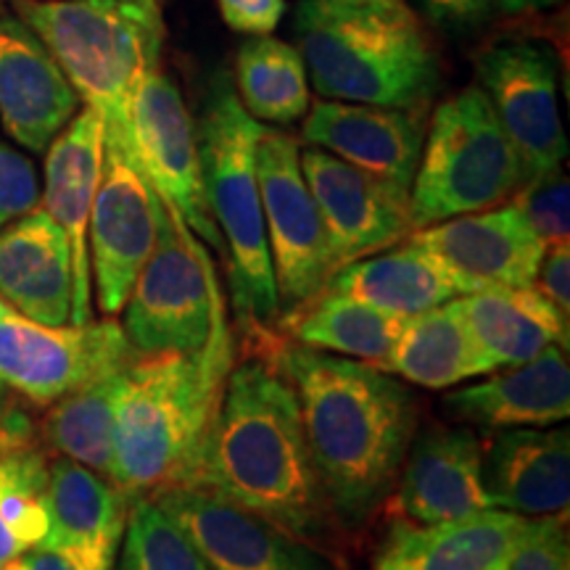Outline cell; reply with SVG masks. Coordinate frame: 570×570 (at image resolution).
Instances as JSON below:
<instances>
[{
	"label": "cell",
	"instance_id": "12",
	"mask_svg": "<svg viewBox=\"0 0 570 570\" xmlns=\"http://www.w3.org/2000/svg\"><path fill=\"white\" fill-rule=\"evenodd\" d=\"M481 90L525 169V183L562 169L568 140L558 104V67L544 46L502 40L475 59Z\"/></svg>",
	"mask_w": 570,
	"mask_h": 570
},
{
	"label": "cell",
	"instance_id": "41",
	"mask_svg": "<svg viewBox=\"0 0 570 570\" xmlns=\"http://www.w3.org/2000/svg\"><path fill=\"white\" fill-rule=\"evenodd\" d=\"M494 3L508 13H529V11L550 9V6H558L560 0H494Z\"/></svg>",
	"mask_w": 570,
	"mask_h": 570
},
{
	"label": "cell",
	"instance_id": "21",
	"mask_svg": "<svg viewBox=\"0 0 570 570\" xmlns=\"http://www.w3.org/2000/svg\"><path fill=\"white\" fill-rule=\"evenodd\" d=\"M396 508L404 523L433 525L491 510L483 446L473 431L433 428L407 452Z\"/></svg>",
	"mask_w": 570,
	"mask_h": 570
},
{
	"label": "cell",
	"instance_id": "5",
	"mask_svg": "<svg viewBox=\"0 0 570 570\" xmlns=\"http://www.w3.org/2000/svg\"><path fill=\"white\" fill-rule=\"evenodd\" d=\"M19 19L59 63L80 101L98 111L106 146L130 159V109L148 71L159 69V0H13Z\"/></svg>",
	"mask_w": 570,
	"mask_h": 570
},
{
	"label": "cell",
	"instance_id": "9",
	"mask_svg": "<svg viewBox=\"0 0 570 570\" xmlns=\"http://www.w3.org/2000/svg\"><path fill=\"white\" fill-rule=\"evenodd\" d=\"M298 154V140L281 130L265 127L256 142V177L281 315L315 298L333 275L331 246Z\"/></svg>",
	"mask_w": 570,
	"mask_h": 570
},
{
	"label": "cell",
	"instance_id": "43",
	"mask_svg": "<svg viewBox=\"0 0 570 570\" xmlns=\"http://www.w3.org/2000/svg\"><path fill=\"white\" fill-rule=\"evenodd\" d=\"M13 391L9 389V386H6V383H0V412H3L6 407H11V404H13Z\"/></svg>",
	"mask_w": 570,
	"mask_h": 570
},
{
	"label": "cell",
	"instance_id": "10",
	"mask_svg": "<svg viewBox=\"0 0 570 570\" xmlns=\"http://www.w3.org/2000/svg\"><path fill=\"white\" fill-rule=\"evenodd\" d=\"M125 327L114 320L46 325L0 298V383L35 404H53L132 360Z\"/></svg>",
	"mask_w": 570,
	"mask_h": 570
},
{
	"label": "cell",
	"instance_id": "17",
	"mask_svg": "<svg viewBox=\"0 0 570 570\" xmlns=\"http://www.w3.org/2000/svg\"><path fill=\"white\" fill-rule=\"evenodd\" d=\"M423 111L323 98L309 104L302 138L410 198L425 142Z\"/></svg>",
	"mask_w": 570,
	"mask_h": 570
},
{
	"label": "cell",
	"instance_id": "19",
	"mask_svg": "<svg viewBox=\"0 0 570 570\" xmlns=\"http://www.w3.org/2000/svg\"><path fill=\"white\" fill-rule=\"evenodd\" d=\"M46 508L42 550L61 554L77 570H114L132 508L117 483L59 458L48 462Z\"/></svg>",
	"mask_w": 570,
	"mask_h": 570
},
{
	"label": "cell",
	"instance_id": "13",
	"mask_svg": "<svg viewBox=\"0 0 570 570\" xmlns=\"http://www.w3.org/2000/svg\"><path fill=\"white\" fill-rule=\"evenodd\" d=\"M161 198L130 156L104 146V173L88 225L90 273L104 315L125 309L140 269L159 240Z\"/></svg>",
	"mask_w": 570,
	"mask_h": 570
},
{
	"label": "cell",
	"instance_id": "27",
	"mask_svg": "<svg viewBox=\"0 0 570 570\" xmlns=\"http://www.w3.org/2000/svg\"><path fill=\"white\" fill-rule=\"evenodd\" d=\"M381 370L423 389L439 391L491 373V365L470 336L458 298H452L404 320L402 333Z\"/></svg>",
	"mask_w": 570,
	"mask_h": 570
},
{
	"label": "cell",
	"instance_id": "6",
	"mask_svg": "<svg viewBox=\"0 0 570 570\" xmlns=\"http://www.w3.org/2000/svg\"><path fill=\"white\" fill-rule=\"evenodd\" d=\"M262 132L265 125L244 109L230 77L225 71L214 77L196 122L204 198L223 235L238 325L246 333L267 336V325L281 320V304L256 177V142Z\"/></svg>",
	"mask_w": 570,
	"mask_h": 570
},
{
	"label": "cell",
	"instance_id": "15",
	"mask_svg": "<svg viewBox=\"0 0 570 570\" xmlns=\"http://www.w3.org/2000/svg\"><path fill=\"white\" fill-rule=\"evenodd\" d=\"M304 180L315 196L331 246L333 273L410 238V198L323 148H304Z\"/></svg>",
	"mask_w": 570,
	"mask_h": 570
},
{
	"label": "cell",
	"instance_id": "18",
	"mask_svg": "<svg viewBox=\"0 0 570 570\" xmlns=\"http://www.w3.org/2000/svg\"><path fill=\"white\" fill-rule=\"evenodd\" d=\"M104 122L85 106L46 148V190L42 209L61 227L71 254V325L92 317L88 225L104 173Z\"/></svg>",
	"mask_w": 570,
	"mask_h": 570
},
{
	"label": "cell",
	"instance_id": "29",
	"mask_svg": "<svg viewBox=\"0 0 570 570\" xmlns=\"http://www.w3.org/2000/svg\"><path fill=\"white\" fill-rule=\"evenodd\" d=\"M277 323L294 333L298 344L381 370L394 348L404 320L386 315L352 296L320 291L315 298L285 312Z\"/></svg>",
	"mask_w": 570,
	"mask_h": 570
},
{
	"label": "cell",
	"instance_id": "22",
	"mask_svg": "<svg viewBox=\"0 0 570 570\" xmlns=\"http://www.w3.org/2000/svg\"><path fill=\"white\" fill-rule=\"evenodd\" d=\"M483 487L494 510L523 518H566L570 502V433L566 428H508L483 458Z\"/></svg>",
	"mask_w": 570,
	"mask_h": 570
},
{
	"label": "cell",
	"instance_id": "44",
	"mask_svg": "<svg viewBox=\"0 0 570 570\" xmlns=\"http://www.w3.org/2000/svg\"><path fill=\"white\" fill-rule=\"evenodd\" d=\"M0 13H3V0H0Z\"/></svg>",
	"mask_w": 570,
	"mask_h": 570
},
{
	"label": "cell",
	"instance_id": "31",
	"mask_svg": "<svg viewBox=\"0 0 570 570\" xmlns=\"http://www.w3.org/2000/svg\"><path fill=\"white\" fill-rule=\"evenodd\" d=\"M235 92L256 122H298L312 104L302 53L273 35H259L240 46L235 56Z\"/></svg>",
	"mask_w": 570,
	"mask_h": 570
},
{
	"label": "cell",
	"instance_id": "36",
	"mask_svg": "<svg viewBox=\"0 0 570 570\" xmlns=\"http://www.w3.org/2000/svg\"><path fill=\"white\" fill-rule=\"evenodd\" d=\"M40 206V180L32 159L0 140V230Z\"/></svg>",
	"mask_w": 570,
	"mask_h": 570
},
{
	"label": "cell",
	"instance_id": "23",
	"mask_svg": "<svg viewBox=\"0 0 570 570\" xmlns=\"http://www.w3.org/2000/svg\"><path fill=\"white\" fill-rule=\"evenodd\" d=\"M0 298L38 323H69V240L42 206L0 230Z\"/></svg>",
	"mask_w": 570,
	"mask_h": 570
},
{
	"label": "cell",
	"instance_id": "28",
	"mask_svg": "<svg viewBox=\"0 0 570 570\" xmlns=\"http://www.w3.org/2000/svg\"><path fill=\"white\" fill-rule=\"evenodd\" d=\"M323 291L352 296L402 320L460 296L431 256L412 244L348 262L331 275Z\"/></svg>",
	"mask_w": 570,
	"mask_h": 570
},
{
	"label": "cell",
	"instance_id": "7",
	"mask_svg": "<svg viewBox=\"0 0 570 570\" xmlns=\"http://www.w3.org/2000/svg\"><path fill=\"white\" fill-rule=\"evenodd\" d=\"M525 185L523 161L481 85L446 98L433 114L410 188L412 230L494 209Z\"/></svg>",
	"mask_w": 570,
	"mask_h": 570
},
{
	"label": "cell",
	"instance_id": "40",
	"mask_svg": "<svg viewBox=\"0 0 570 570\" xmlns=\"http://www.w3.org/2000/svg\"><path fill=\"white\" fill-rule=\"evenodd\" d=\"M3 570H77L67 558L56 554L51 550H42V547H35V550L19 554L17 560H11Z\"/></svg>",
	"mask_w": 570,
	"mask_h": 570
},
{
	"label": "cell",
	"instance_id": "20",
	"mask_svg": "<svg viewBox=\"0 0 570 570\" xmlns=\"http://www.w3.org/2000/svg\"><path fill=\"white\" fill-rule=\"evenodd\" d=\"M80 109L59 63L32 27L0 13V122L19 146L46 151Z\"/></svg>",
	"mask_w": 570,
	"mask_h": 570
},
{
	"label": "cell",
	"instance_id": "38",
	"mask_svg": "<svg viewBox=\"0 0 570 570\" xmlns=\"http://www.w3.org/2000/svg\"><path fill=\"white\" fill-rule=\"evenodd\" d=\"M537 291L550 302L562 317L570 320V252L568 244L550 246L533 277Z\"/></svg>",
	"mask_w": 570,
	"mask_h": 570
},
{
	"label": "cell",
	"instance_id": "1",
	"mask_svg": "<svg viewBox=\"0 0 570 570\" xmlns=\"http://www.w3.org/2000/svg\"><path fill=\"white\" fill-rule=\"evenodd\" d=\"M298 412L333 518L362 525L394 489L417 425L415 396L365 362L309 346H281L275 360Z\"/></svg>",
	"mask_w": 570,
	"mask_h": 570
},
{
	"label": "cell",
	"instance_id": "35",
	"mask_svg": "<svg viewBox=\"0 0 570 570\" xmlns=\"http://www.w3.org/2000/svg\"><path fill=\"white\" fill-rule=\"evenodd\" d=\"M491 570H570L566 518H531L523 537Z\"/></svg>",
	"mask_w": 570,
	"mask_h": 570
},
{
	"label": "cell",
	"instance_id": "32",
	"mask_svg": "<svg viewBox=\"0 0 570 570\" xmlns=\"http://www.w3.org/2000/svg\"><path fill=\"white\" fill-rule=\"evenodd\" d=\"M48 460L38 446L0 452V570L48 533Z\"/></svg>",
	"mask_w": 570,
	"mask_h": 570
},
{
	"label": "cell",
	"instance_id": "42",
	"mask_svg": "<svg viewBox=\"0 0 570 570\" xmlns=\"http://www.w3.org/2000/svg\"><path fill=\"white\" fill-rule=\"evenodd\" d=\"M336 3H346V6H373V9H386V6H396L402 0H336Z\"/></svg>",
	"mask_w": 570,
	"mask_h": 570
},
{
	"label": "cell",
	"instance_id": "37",
	"mask_svg": "<svg viewBox=\"0 0 570 570\" xmlns=\"http://www.w3.org/2000/svg\"><path fill=\"white\" fill-rule=\"evenodd\" d=\"M223 21L240 35H273L283 21L285 0H217Z\"/></svg>",
	"mask_w": 570,
	"mask_h": 570
},
{
	"label": "cell",
	"instance_id": "11",
	"mask_svg": "<svg viewBox=\"0 0 570 570\" xmlns=\"http://www.w3.org/2000/svg\"><path fill=\"white\" fill-rule=\"evenodd\" d=\"M132 156L148 185L198 240L223 254V235L204 198L196 122L183 92L161 69L148 71L130 109Z\"/></svg>",
	"mask_w": 570,
	"mask_h": 570
},
{
	"label": "cell",
	"instance_id": "24",
	"mask_svg": "<svg viewBox=\"0 0 570 570\" xmlns=\"http://www.w3.org/2000/svg\"><path fill=\"white\" fill-rule=\"evenodd\" d=\"M444 404L454 417L489 431L558 425L570 415L568 348H544L523 365L452 391Z\"/></svg>",
	"mask_w": 570,
	"mask_h": 570
},
{
	"label": "cell",
	"instance_id": "34",
	"mask_svg": "<svg viewBox=\"0 0 570 570\" xmlns=\"http://www.w3.org/2000/svg\"><path fill=\"white\" fill-rule=\"evenodd\" d=\"M512 204L523 212L525 223L533 227L541 244L562 246L570 238V190L562 169L533 177L518 190Z\"/></svg>",
	"mask_w": 570,
	"mask_h": 570
},
{
	"label": "cell",
	"instance_id": "26",
	"mask_svg": "<svg viewBox=\"0 0 570 570\" xmlns=\"http://www.w3.org/2000/svg\"><path fill=\"white\" fill-rule=\"evenodd\" d=\"M458 306L491 370L523 365L550 346L568 348V320L531 285L475 291Z\"/></svg>",
	"mask_w": 570,
	"mask_h": 570
},
{
	"label": "cell",
	"instance_id": "16",
	"mask_svg": "<svg viewBox=\"0 0 570 570\" xmlns=\"http://www.w3.org/2000/svg\"><path fill=\"white\" fill-rule=\"evenodd\" d=\"M154 502L180 525L212 570H336L315 544L206 491L177 487Z\"/></svg>",
	"mask_w": 570,
	"mask_h": 570
},
{
	"label": "cell",
	"instance_id": "33",
	"mask_svg": "<svg viewBox=\"0 0 570 570\" xmlns=\"http://www.w3.org/2000/svg\"><path fill=\"white\" fill-rule=\"evenodd\" d=\"M117 570H212L154 499H135Z\"/></svg>",
	"mask_w": 570,
	"mask_h": 570
},
{
	"label": "cell",
	"instance_id": "8",
	"mask_svg": "<svg viewBox=\"0 0 570 570\" xmlns=\"http://www.w3.org/2000/svg\"><path fill=\"white\" fill-rule=\"evenodd\" d=\"M223 309V288L209 254L190 227L161 204L159 240L125 304L122 327L132 354L196 352Z\"/></svg>",
	"mask_w": 570,
	"mask_h": 570
},
{
	"label": "cell",
	"instance_id": "4",
	"mask_svg": "<svg viewBox=\"0 0 570 570\" xmlns=\"http://www.w3.org/2000/svg\"><path fill=\"white\" fill-rule=\"evenodd\" d=\"M294 30L312 85L327 101L425 109L436 96L439 53L404 0L386 9L302 0Z\"/></svg>",
	"mask_w": 570,
	"mask_h": 570
},
{
	"label": "cell",
	"instance_id": "25",
	"mask_svg": "<svg viewBox=\"0 0 570 570\" xmlns=\"http://www.w3.org/2000/svg\"><path fill=\"white\" fill-rule=\"evenodd\" d=\"M531 518L483 510L462 520L396 523L373 570H491L523 537Z\"/></svg>",
	"mask_w": 570,
	"mask_h": 570
},
{
	"label": "cell",
	"instance_id": "14",
	"mask_svg": "<svg viewBox=\"0 0 570 570\" xmlns=\"http://www.w3.org/2000/svg\"><path fill=\"white\" fill-rule=\"evenodd\" d=\"M410 244L431 256L462 296L499 285L529 288L547 252L512 202L420 227Z\"/></svg>",
	"mask_w": 570,
	"mask_h": 570
},
{
	"label": "cell",
	"instance_id": "39",
	"mask_svg": "<svg viewBox=\"0 0 570 570\" xmlns=\"http://www.w3.org/2000/svg\"><path fill=\"white\" fill-rule=\"evenodd\" d=\"M433 24L454 32H468L489 19L494 0H417Z\"/></svg>",
	"mask_w": 570,
	"mask_h": 570
},
{
	"label": "cell",
	"instance_id": "30",
	"mask_svg": "<svg viewBox=\"0 0 570 570\" xmlns=\"http://www.w3.org/2000/svg\"><path fill=\"white\" fill-rule=\"evenodd\" d=\"M127 365L61 396L42 420V436L61 458L80 462L109 481H114V420Z\"/></svg>",
	"mask_w": 570,
	"mask_h": 570
},
{
	"label": "cell",
	"instance_id": "2",
	"mask_svg": "<svg viewBox=\"0 0 570 570\" xmlns=\"http://www.w3.org/2000/svg\"><path fill=\"white\" fill-rule=\"evenodd\" d=\"M183 487L254 512L309 544L325 539L333 510L320 487L294 389L273 362L248 360L230 370Z\"/></svg>",
	"mask_w": 570,
	"mask_h": 570
},
{
	"label": "cell",
	"instance_id": "3",
	"mask_svg": "<svg viewBox=\"0 0 570 570\" xmlns=\"http://www.w3.org/2000/svg\"><path fill=\"white\" fill-rule=\"evenodd\" d=\"M230 370L225 309L196 352L132 356L114 420V483L130 502L183 487L223 402Z\"/></svg>",
	"mask_w": 570,
	"mask_h": 570
}]
</instances>
